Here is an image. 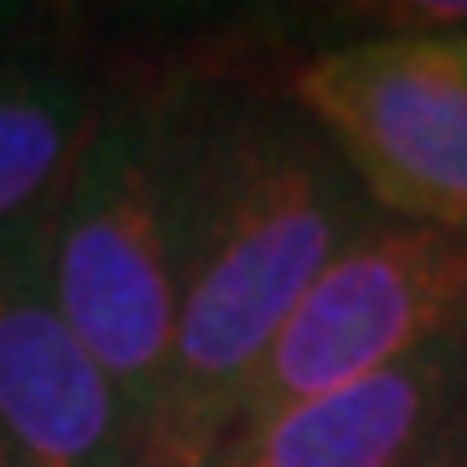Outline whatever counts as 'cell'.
<instances>
[{"label":"cell","mask_w":467,"mask_h":467,"mask_svg":"<svg viewBox=\"0 0 467 467\" xmlns=\"http://www.w3.org/2000/svg\"><path fill=\"white\" fill-rule=\"evenodd\" d=\"M462 327L467 234L426 223H368L322 265L275 333L239 426L384 374L420 348L457 337Z\"/></svg>","instance_id":"4"},{"label":"cell","mask_w":467,"mask_h":467,"mask_svg":"<svg viewBox=\"0 0 467 467\" xmlns=\"http://www.w3.org/2000/svg\"><path fill=\"white\" fill-rule=\"evenodd\" d=\"M42 285L150 436L177 317L171 73H119L115 104L57 208Z\"/></svg>","instance_id":"2"},{"label":"cell","mask_w":467,"mask_h":467,"mask_svg":"<svg viewBox=\"0 0 467 467\" xmlns=\"http://www.w3.org/2000/svg\"><path fill=\"white\" fill-rule=\"evenodd\" d=\"M285 99L374 213L467 234V32H384L291 63Z\"/></svg>","instance_id":"3"},{"label":"cell","mask_w":467,"mask_h":467,"mask_svg":"<svg viewBox=\"0 0 467 467\" xmlns=\"http://www.w3.org/2000/svg\"><path fill=\"white\" fill-rule=\"evenodd\" d=\"M0 467H5V457H0Z\"/></svg>","instance_id":"9"},{"label":"cell","mask_w":467,"mask_h":467,"mask_svg":"<svg viewBox=\"0 0 467 467\" xmlns=\"http://www.w3.org/2000/svg\"><path fill=\"white\" fill-rule=\"evenodd\" d=\"M420 467H467V431H462V436H451L447 447L431 451V457H426Z\"/></svg>","instance_id":"8"},{"label":"cell","mask_w":467,"mask_h":467,"mask_svg":"<svg viewBox=\"0 0 467 467\" xmlns=\"http://www.w3.org/2000/svg\"><path fill=\"white\" fill-rule=\"evenodd\" d=\"M467 420V327L333 395L250 420L208 467H420Z\"/></svg>","instance_id":"6"},{"label":"cell","mask_w":467,"mask_h":467,"mask_svg":"<svg viewBox=\"0 0 467 467\" xmlns=\"http://www.w3.org/2000/svg\"><path fill=\"white\" fill-rule=\"evenodd\" d=\"M0 457L5 467H146V436L47 285L0 275Z\"/></svg>","instance_id":"7"},{"label":"cell","mask_w":467,"mask_h":467,"mask_svg":"<svg viewBox=\"0 0 467 467\" xmlns=\"http://www.w3.org/2000/svg\"><path fill=\"white\" fill-rule=\"evenodd\" d=\"M171 223L177 317L146 467H208L275 333L374 202L285 88L171 67Z\"/></svg>","instance_id":"1"},{"label":"cell","mask_w":467,"mask_h":467,"mask_svg":"<svg viewBox=\"0 0 467 467\" xmlns=\"http://www.w3.org/2000/svg\"><path fill=\"white\" fill-rule=\"evenodd\" d=\"M119 73L67 36L0 26V275L42 281L57 208L115 104Z\"/></svg>","instance_id":"5"}]
</instances>
